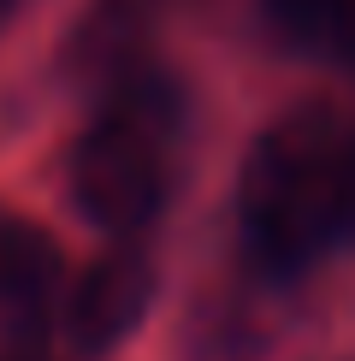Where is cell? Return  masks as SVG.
<instances>
[{
	"label": "cell",
	"instance_id": "277c9868",
	"mask_svg": "<svg viewBox=\"0 0 355 361\" xmlns=\"http://www.w3.org/2000/svg\"><path fill=\"white\" fill-rule=\"evenodd\" d=\"M59 290V243L36 219L0 214V320H36Z\"/></svg>",
	"mask_w": 355,
	"mask_h": 361
},
{
	"label": "cell",
	"instance_id": "6da1fadb",
	"mask_svg": "<svg viewBox=\"0 0 355 361\" xmlns=\"http://www.w3.org/2000/svg\"><path fill=\"white\" fill-rule=\"evenodd\" d=\"M355 207V142L332 107H296L243 166V219L266 261H296Z\"/></svg>",
	"mask_w": 355,
	"mask_h": 361
},
{
	"label": "cell",
	"instance_id": "7a4b0ae2",
	"mask_svg": "<svg viewBox=\"0 0 355 361\" xmlns=\"http://www.w3.org/2000/svg\"><path fill=\"white\" fill-rule=\"evenodd\" d=\"M66 190L71 207L101 231H137L160 207V154L142 125L101 118L89 125L66 154Z\"/></svg>",
	"mask_w": 355,
	"mask_h": 361
},
{
	"label": "cell",
	"instance_id": "8992f818",
	"mask_svg": "<svg viewBox=\"0 0 355 361\" xmlns=\"http://www.w3.org/2000/svg\"><path fill=\"white\" fill-rule=\"evenodd\" d=\"M325 36H332V42H337V54H344L349 66H355V0H337L332 30H325Z\"/></svg>",
	"mask_w": 355,
	"mask_h": 361
},
{
	"label": "cell",
	"instance_id": "5b68a950",
	"mask_svg": "<svg viewBox=\"0 0 355 361\" xmlns=\"http://www.w3.org/2000/svg\"><path fill=\"white\" fill-rule=\"evenodd\" d=\"M266 12H273L290 36H325V30H332L337 0H266Z\"/></svg>",
	"mask_w": 355,
	"mask_h": 361
},
{
	"label": "cell",
	"instance_id": "3957f363",
	"mask_svg": "<svg viewBox=\"0 0 355 361\" xmlns=\"http://www.w3.org/2000/svg\"><path fill=\"white\" fill-rule=\"evenodd\" d=\"M154 302V261L137 243H118L77 273L66 296V338L77 355H107L142 326Z\"/></svg>",
	"mask_w": 355,
	"mask_h": 361
},
{
	"label": "cell",
	"instance_id": "52a82bcc",
	"mask_svg": "<svg viewBox=\"0 0 355 361\" xmlns=\"http://www.w3.org/2000/svg\"><path fill=\"white\" fill-rule=\"evenodd\" d=\"M6 6H12V0H0V18H6Z\"/></svg>",
	"mask_w": 355,
	"mask_h": 361
}]
</instances>
